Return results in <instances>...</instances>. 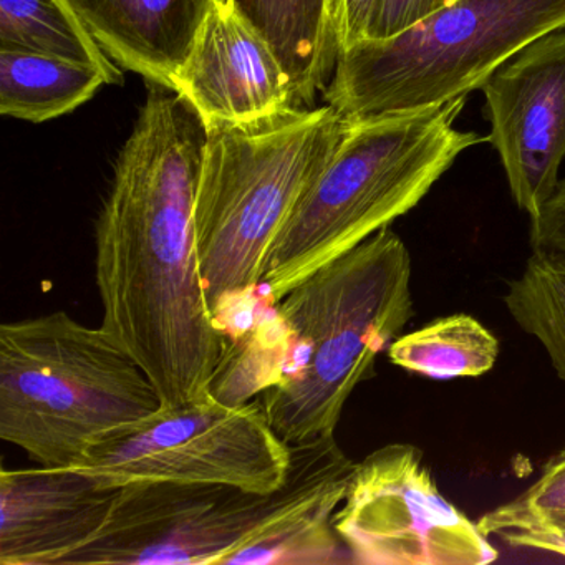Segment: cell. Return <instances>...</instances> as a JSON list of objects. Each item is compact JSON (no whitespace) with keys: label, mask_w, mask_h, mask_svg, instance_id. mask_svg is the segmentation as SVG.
<instances>
[{"label":"cell","mask_w":565,"mask_h":565,"mask_svg":"<svg viewBox=\"0 0 565 565\" xmlns=\"http://www.w3.org/2000/svg\"><path fill=\"white\" fill-rule=\"evenodd\" d=\"M206 141L200 111L150 84L95 223L102 327L147 373L161 408L211 395L223 355L194 226Z\"/></svg>","instance_id":"1"},{"label":"cell","mask_w":565,"mask_h":565,"mask_svg":"<svg viewBox=\"0 0 565 565\" xmlns=\"http://www.w3.org/2000/svg\"><path fill=\"white\" fill-rule=\"evenodd\" d=\"M413 316L412 257L390 227L289 290L274 307L266 390L256 398L280 439L333 435Z\"/></svg>","instance_id":"2"},{"label":"cell","mask_w":565,"mask_h":565,"mask_svg":"<svg viewBox=\"0 0 565 565\" xmlns=\"http://www.w3.org/2000/svg\"><path fill=\"white\" fill-rule=\"evenodd\" d=\"M466 100L345 118L342 140L270 249L263 287L274 303L313 270L418 206L459 154L488 141L455 127Z\"/></svg>","instance_id":"3"},{"label":"cell","mask_w":565,"mask_h":565,"mask_svg":"<svg viewBox=\"0 0 565 565\" xmlns=\"http://www.w3.org/2000/svg\"><path fill=\"white\" fill-rule=\"evenodd\" d=\"M137 360L64 310L0 326V438L45 468H75L160 412Z\"/></svg>","instance_id":"4"},{"label":"cell","mask_w":565,"mask_h":565,"mask_svg":"<svg viewBox=\"0 0 565 565\" xmlns=\"http://www.w3.org/2000/svg\"><path fill=\"white\" fill-rule=\"evenodd\" d=\"M194 204L207 307L263 286L270 249L345 134L332 107L211 121Z\"/></svg>","instance_id":"5"},{"label":"cell","mask_w":565,"mask_h":565,"mask_svg":"<svg viewBox=\"0 0 565 565\" xmlns=\"http://www.w3.org/2000/svg\"><path fill=\"white\" fill-rule=\"evenodd\" d=\"M561 29L565 0H456L395 38L343 49L323 98L347 120L435 107Z\"/></svg>","instance_id":"6"},{"label":"cell","mask_w":565,"mask_h":565,"mask_svg":"<svg viewBox=\"0 0 565 565\" xmlns=\"http://www.w3.org/2000/svg\"><path fill=\"white\" fill-rule=\"evenodd\" d=\"M289 465L290 446L274 431L257 399L231 406L207 395L161 408L75 468L105 488L177 482L273 492L286 481Z\"/></svg>","instance_id":"7"},{"label":"cell","mask_w":565,"mask_h":565,"mask_svg":"<svg viewBox=\"0 0 565 565\" xmlns=\"http://www.w3.org/2000/svg\"><path fill=\"white\" fill-rule=\"evenodd\" d=\"M333 525L353 564L486 565L498 551L436 488L423 452L393 443L355 462Z\"/></svg>","instance_id":"8"},{"label":"cell","mask_w":565,"mask_h":565,"mask_svg":"<svg viewBox=\"0 0 565 565\" xmlns=\"http://www.w3.org/2000/svg\"><path fill=\"white\" fill-rule=\"evenodd\" d=\"M279 499L223 484L141 482L120 488L100 534L71 564H234Z\"/></svg>","instance_id":"9"},{"label":"cell","mask_w":565,"mask_h":565,"mask_svg":"<svg viewBox=\"0 0 565 565\" xmlns=\"http://www.w3.org/2000/svg\"><path fill=\"white\" fill-rule=\"evenodd\" d=\"M479 90L509 190L529 217L557 188L565 158V29L525 45Z\"/></svg>","instance_id":"10"},{"label":"cell","mask_w":565,"mask_h":565,"mask_svg":"<svg viewBox=\"0 0 565 565\" xmlns=\"http://www.w3.org/2000/svg\"><path fill=\"white\" fill-rule=\"evenodd\" d=\"M120 488L77 468L0 469V564L67 565L104 529Z\"/></svg>","instance_id":"11"},{"label":"cell","mask_w":565,"mask_h":565,"mask_svg":"<svg viewBox=\"0 0 565 565\" xmlns=\"http://www.w3.org/2000/svg\"><path fill=\"white\" fill-rule=\"evenodd\" d=\"M173 92L211 121L254 120L294 104L292 84L267 42L217 0L207 14Z\"/></svg>","instance_id":"12"},{"label":"cell","mask_w":565,"mask_h":565,"mask_svg":"<svg viewBox=\"0 0 565 565\" xmlns=\"http://www.w3.org/2000/svg\"><path fill=\"white\" fill-rule=\"evenodd\" d=\"M102 51L125 71L173 90L217 0H68Z\"/></svg>","instance_id":"13"},{"label":"cell","mask_w":565,"mask_h":565,"mask_svg":"<svg viewBox=\"0 0 565 565\" xmlns=\"http://www.w3.org/2000/svg\"><path fill=\"white\" fill-rule=\"evenodd\" d=\"M289 75L296 107L326 90L340 54L337 0H230Z\"/></svg>","instance_id":"14"},{"label":"cell","mask_w":565,"mask_h":565,"mask_svg":"<svg viewBox=\"0 0 565 565\" xmlns=\"http://www.w3.org/2000/svg\"><path fill=\"white\" fill-rule=\"evenodd\" d=\"M107 77L92 65L0 47V114L44 124L94 98Z\"/></svg>","instance_id":"15"},{"label":"cell","mask_w":565,"mask_h":565,"mask_svg":"<svg viewBox=\"0 0 565 565\" xmlns=\"http://www.w3.org/2000/svg\"><path fill=\"white\" fill-rule=\"evenodd\" d=\"M386 353L393 365L426 379H476L498 362L499 340L469 313H452L396 337Z\"/></svg>","instance_id":"16"},{"label":"cell","mask_w":565,"mask_h":565,"mask_svg":"<svg viewBox=\"0 0 565 565\" xmlns=\"http://www.w3.org/2000/svg\"><path fill=\"white\" fill-rule=\"evenodd\" d=\"M0 47L21 49L92 65L108 84H124L68 0H0Z\"/></svg>","instance_id":"17"},{"label":"cell","mask_w":565,"mask_h":565,"mask_svg":"<svg viewBox=\"0 0 565 565\" xmlns=\"http://www.w3.org/2000/svg\"><path fill=\"white\" fill-rule=\"evenodd\" d=\"M502 300L514 322L544 347L565 382V259L534 250Z\"/></svg>","instance_id":"18"},{"label":"cell","mask_w":565,"mask_h":565,"mask_svg":"<svg viewBox=\"0 0 565 565\" xmlns=\"http://www.w3.org/2000/svg\"><path fill=\"white\" fill-rule=\"evenodd\" d=\"M565 524V451L555 456L537 481L478 521L482 534L545 531Z\"/></svg>","instance_id":"19"},{"label":"cell","mask_w":565,"mask_h":565,"mask_svg":"<svg viewBox=\"0 0 565 565\" xmlns=\"http://www.w3.org/2000/svg\"><path fill=\"white\" fill-rule=\"evenodd\" d=\"M452 2L456 0H375L365 39L385 41L395 38Z\"/></svg>","instance_id":"20"},{"label":"cell","mask_w":565,"mask_h":565,"mask_svg":"<svg viewBox=\"0 0 565 565\" xmlns=\"http://www.w3.org/2000/svg\"><path fill=\"white\" fill-rule=\"evenodd\" d=\"M531 221L532 250L565 259V178Z\"/></svg>","instance_id":"21"},{"label":"cell","mask_w":565,"mask_h":565,"mask_svg":"<svg viewBox=\"0 0 565 565\" xmlns=\"http://www.w3.org/2000/svg\"><path fill=\"white\" fill-rule=\"evenodd\" d=\"M375 0H337V32L340 52L363 41Z\"/></svg>","instance_id":"22"},{"label":"cell","mask_w":565,"mask_h":565,"mask_svg":"<svg viewBox=\"0 0 565 565\" xmlns=\"http://www.w3.org/2000/svg\"><path fill=\"white\" fill-rule=\"evenodd\" d=\"M501 539L512 547L532 548L565 558V524L545 531L509 532Z\"/></svg>","instance_id":"23"}]
</instances>
